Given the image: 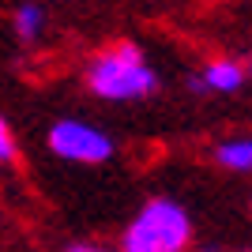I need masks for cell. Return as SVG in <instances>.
I'll return each instance as SVG.
<instances>
[{"mask_svg":"<svg viewBox=\"0 0 252 252\" xmlns=\"http://www.w3.org/2000/svg\"><path fill=\"white\" fill-rule=\"evenodd\" d=\"M189 252H219V249H192V245H189Z\"/></svg>","mask_w":252,"mask_h":252,"instance_id":"30bf717a","label":"cell"},{"mask_svg":"<svg viewBox=\"0 0 252 252\" xmlns=\"http://www.w3.org/2000/svg\"><path fill=\"white\" fill-rule=\"evenodd\" d=\"M245 83H249L245 61H237V57H215V61L203 64L200 72L189 75L192 94H237Z\"/></svg>","mask_w":252,"mask_h":252,"instance_id":"277c9868","label":"cell"},{"mask_svg":"<svg viewBox=\"0 0 252 252\" xmlns=\"http://www.w3.org/2000/svg\"><path fill=\"white\" fill-rule=\"evenodd\" d=\"M245 75H249V83H252V57H245Z\"/></svg>","mask_w":252,"mask_h":252,"instance_id":"9c48e42d","label":"cell"},{"mask_svg":"<svg viewBox=\"0 0 252 252\" xmlns=\"http://www.w3.org/2000/svg\"><path fill=\"white\" fill-rule=\"evenodd\" d=\"M64 252H113V249H102V245H91V241H75V245H68ZM121 252V249H117Z\"/></svg>","mask_w":252,"mask_h":252,"instance_id":"ba28073f","label":"cell"},{"mask_svg":"<svg viewBox=\"0 0 252 252\" xmlns=\"http://www.w3.org/2000/svg\"><path fill=\"white\" fill-rule=\"evenodd\" d=\"M192 219L169 196H155L132 215L121 233V252H189Z\"/></svg>","mask_w":252,"mask_h":252,"instance_id":"7a4b0ae2","label":"cell"},{"mask_svg":"<svg viewBox=\"0 0 252 252\" xmlns=\"http://www.w3.org/2000/svg\"><path fill=\"white\" fill-rule=\"evenodd\" d=\"M15 155H19V143H15V132H11V125L0 117V166H8V162H15Z\"/></svg>","mask_w":252,"mask_h":252,"instance_id":"52a82bcc","label":"cell"},{"mask_svg":"<svg viewBox=\"0 0 252 252\" xmlns=\"http://www.w3.org/2000/svg\"><path fill=\"white\" fill-rule=\"evenodd\" d=\"M83 83L102 102H139L158 91V72L136 42H117L87 61Z\"/></svg>","mask_w":252,"mask_h":252,"instance_id":"6da1fadb","label":"cell"},{"mask_svg":"<svg viewBox=\"0 0 252 252\" xmlns=\"http://www.w3.org/2000/svg\"><path fill=\"white\" fill-rule=\"evenodd\" d=\"M215 166L230 169V173H252V136H230L211 151Z\"/></svg>","mask_w":252,"mask_h":252,"instance_id":"5b68a950","label":"cell"},{"mask_svg":"<svg viewBox=\"0 0 252 252\" xmlns=\"http://www.w3.org/2000/svg\"><path fill=\"white\" fill-rule=\"evenodd\" d=\"M45 23H49V15H45V8L38 0H27V4H19V8L11 11V31H15V38H19L23 45L38 42L45 34Z\"/></svg>","mask_w":252,"mask_h":252,"instance_id":"8992f818","label":"cell"},{"mask_svg":"<svg viewBox=\"0 0 252 252\" xmlns=\"http://www.w3.org/2000/svg\"><path fill=\"white\" fill-rule=\"evenodd\" d=\"M245 252H252V249H245Z\"/></svg>","mask_w":252,"mask_h":252,"instance_id":"8fae6325","label":"cell"},{"mask_svg":"<svg viewBox=\"0 0 252 252\" xmlns=\"http://www.w3.org/2000/svg\"><path fill=\"white\" fill-rule=\"evenodd\" d=\"M49 151L64 162H75V166H102L113 158V136L105 128L91 125V121H79V117H64L49 128L45 136Z\"/></svg>","mask_w":252,"mask_h":252,"instance_id":"3957f363","label":"cell"}]
</instances>
